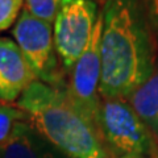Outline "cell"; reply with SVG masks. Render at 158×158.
I'll return each instance as SVG.
<instances>
[{
	"label": "cell",
	"instance_id": "1",
	"mask_svg": "<svg viewBox=\"0 0 158 158\" xmlns=\"http://www.w3.org/2000/svg\"><path fill=\"white\" fill-rule=\"evenodd\" d=\"M102 99L127 100L156 69L150 23L140 0H107L102 9Z\"/></svg>",
	"mask_w": 158,
	"mask_h": 158
},
{
	"label": "cell",
	"instance_id": "2",
	"mask_svg": "<svg viewBox=\"0 0 158 158\" xmlns=\"http://www.w3.org/2000/svg\"><path fill=\"white\" fill-rule=\"evenodd\" d=\"M15 104L29 124L67 158H108L96 128L77 110L65 87L36 81Z\"/></svg>",
	"mask_w": 158,
	"mask_h": 158
},
{
	"label": "cell",
	"instance_id": "3",
	"mask_svg": "<svg viewBox=\"0 0 158 158\" xmlns=\"http://www.w3.org/2000/svg\"><path fill=\"white\" fill-rule=\"evenodd\" d=\"M96 129L107 153L121 157H158V145L135 110L123 99H102Z\"/></svg>",
	"mask_w": 158,
	"mask_h": 158
},
{
	"label": "cell",
	"instance_id": "4",
	"mask_svg": "<svg viewBox=\"0 0 158 158\" xmlns=\"http://www.w3.org/2000/svg\"><path fill=\"white\" fill-rule=\"evenodd\" d=\"M12 34L37 81L52 87H65L62 65L54 44L53 24L23 9Z\"/></svg>",
	"mask_w": 158,
	"mask_h": 158
},
{
	"label": "cell",
	"instance_id": "5",
	"mask_svg": "<svg viewBox=\"0 0 158 158\" xmlns=\"http://www.w3.org/2000/svg\"><path fill=\"white\" fill-rule=\"evenodd\" d=\"M100 11L95 0H62L53 21L54 44L62 69L70 73L85 52Z\"/></svg>",
	"mask_w": 158,
	"mask_h": 158
},
{
	"label": "cell",
	"instance_id": "6",
	"mask_svg": "<svg viewBox=\"0 0 158 158\" xmlns=\"http://www.w3.org/2000/svg\"><path fill=\"white\" fill-rule=\"evenodd\" d=\"M102 31L103 13L100 11L91 33L90 41L85 52L81 54L75 65L73 66L71 71L69 73L70 78L65 85V91L71 103L95 128L102 102L100 94H99L102 75Z\"/></svg>",
	"mask_w": 158,
	"mask_h": 158
},
{
	"label": "cell",
	"instance_id": "7",
	"mask_svg": "<svg viewBox=\"0 0 158 158\" xmlns=\"http://www.w3.org/2000/svg\"><path fill=\"white\" fill-rule=\"evenodd\" d=\"M36 81L17 44L0 37V102L15 103Z\"/></svg>",
	"mask_w": 158,
	"mask_h": 158
},
{
	"label": "cell",
	"instance_id": "8",
	"mask_svg": "<svg viewBox=\"0 0 158 158\" xmlns=\"http://www.w3.org/2000/svg\"><path fill=\"white\" fill-rule=\"evenodd\" d=\"M2 158H67L28 121H19L8 140L0 145Z\"/></svg>",
	"mask_w": 158,
	"mask_h": 158
},
{
	"label": "cell",
	"instance_id": "9",
	"mask_svg": "<svg viewBox=\"0 0 158 158\" xmlns=\"http://www.w3.org/2000/svg\"><path fill=\"white\" fill-rule=\"evenodd\" d=\"M127 102L154 137L158 138V67L154 69L150 78L138 87Z\"/></svg>",
	"mask_w": 158,
	"mask_h": 158
},
{
	"label": "cell",
	"instance_id": "10",
	"mask_svg": "<svg viewBox=\"0 0 158 158\" xmlns=\"http://www.w3.org/2000/svg\"><path fill=\"white\" fill-rule=\"evenodd\" d=\"M19 121H27L25 113L15 103L0 102V145L8 140Z\"/></svg>",
	"mask_w": 158,
	"mask_h": 158
},
{
	"label": "cell",
	"instance_id": "11",
	"mask_svg": "<svg viewBox=\"0 0 158 158\" xmlns=\"http://www.w3.org/2000/svg\"><path fill=\"white\" fill-rule=\"evenodd\" d=\"M61 3L62 0H24V9L34 17L53 24Z\"/></svg>",
	"mask_w": 158,
	"mask_h": 158
},
{
	"label": "cell",
	"instance_id": "12",
	"mask_svg": "<svg viewBox=\"0 0 158 158\" xmlns=\"http://www.w3.org/2000/svg\"><path fill=\"white\" fill-rule=\"evenodd\" d=\"M21 9H24V0H0V32L16 24Z\"/></svg>",
	"mask_w": 158,
	"mask_h": 158
},
{
	"label": "cell",
	"instance_id": "13",
	"mask_svg": "<svg viewBox=\"0 0 158 158\" xmlns=\"http://www.w3.org/2000/svg\"><path fill=\"white\" fill-rule=\"evenodd\" d=\"M148 12L149 23L158 31V0H148Z\"/></svg>",
	"mask_w": 158,
	"mask_h": 158
},
{
	"label": "cell",
	"instance_id": "14",
	"mask_svg": "<svg viewBox=\"0 0 158 158\" xmlns=\"http://www.w3.org/2000/svg\"><path fill=\"white\" fill-rule=\"evenodd\" d=\"M121 158H144V157H121ZM154 158H158V157H154Z\"/></svg>",
	"mask_w": 158,
	"mask_h": 158
},
{
	"label": "cell",
	"instance_id": "15",
	"mask_svg": "<svg viewBox=\"0 0 158 158\" xmlns=\"http://www.w3.org/2000/svg\"><path fill=\"white\" fill-rule=\"evenodd\" d=\"M99 2H100V3H102V4H103V6H104V3H106V2H107V0H99Z\"/></svg>",
	"mask_w": 158,
	"mask_h": 158
},
{
	"label": "cell",
	"instance_id": "16",
	"mask_svg": "<svg viewBox=\"0 0 158 158\" xmlns=\"http://www.w3.org/2000/svg\"><path fill=\"white\" fill-rule=\"evenodd\" d=\"M0 158H2V157H0Z\"/></svg>",
	"mask_w": 158,
	"mask_h": 158
}]
</instances>
